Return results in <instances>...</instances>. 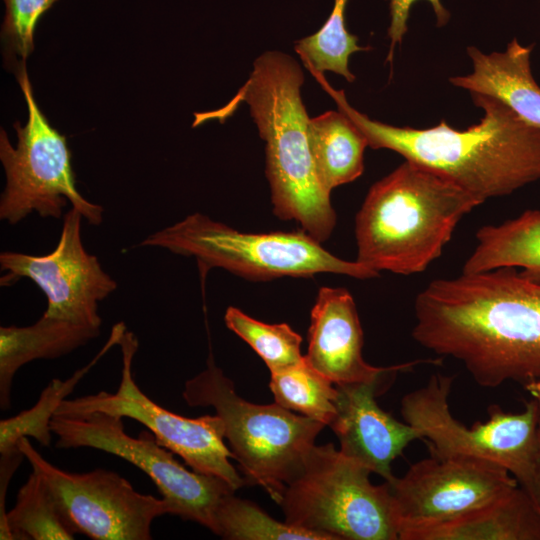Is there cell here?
<instances>
[{"label": "cell", "mask_w": 540, "mask_h": 540, "mask_svg": "<svg viewBox=\"0 0 540 540\" xmlns=\"http://www.w3.org/2000/svg\"><path fill=\"white\" fill-rule=\"evenodd\" d=\"M414 310L413 339L460 361L479 386L540 381V284L517 268L433 280Z\"/></svg>", "instance_id": "cell-1"}, {"label": "cell", "mask_w": 540, "mask_h": 540, "mask_svg": "<svg viewBox=\"0 0 540 540\" xmlns=\"http://www.w3.org/2000/svg\"><path fill=\"white\" fill-rule=\"evenodd\" d=\"M339 110L362 132L372 149H389L449 178L483 202L540 180V128L500 100L470 93L484 115L466 130L441 121L427 129L396 127L354 109L343 91L326 85Z\"/></svg>", "instance_id": "cell-2"}, {"label": "cell", "mask_w": 540, "mask_h": 540, "mask_svg": "<svg viewBox=\"0 0 540 540\" xmlns=\"http://www.w3.org/2000/svg\"><path fill=\"white\" fill-rule=\"evenodd\" d=\"M304 76L299 64L280 51L259 56L250 77L223 108L195 114L194 126L223 120L246 102L266 142V174L274 214L294 220L320 243L332 234L336 213L321 185L309 145V117L301 98Z\"/></svg>", "instance_id": "cell-3"}, {"label": "cell", "mask_w": 540, "mask_h": 540, "mask_svg": "<svg viewBox=\"0 0 540 540\" xmlns=\"http://www.w3.org/2000/svg\"><path fill=\"white\" fill-rule=\"evenodd\" d=\"M482 203L449 178L406 160L372 185L356 215V261L377 273L423 272L461 219Z\"/></svg>", "instance_id": "cell-4"}, {"label": "cell", "mask_w": 540, "mask_h": 540, "mask_svg": "<svg viewBox=\"0 0 540 540\" xmlns=\"http://www.w3.org/2000/svg\"><path fill=\"white\" fill-rule=\"evenodd\" d=\"M142 247H159L197 261L202 291L208 272L222 268L251 280L308 278L320 273L370 279L379 273L358 261H346L325 250L304 230L240 232L202 213L147 236Z\"/></svg>", "instance_id": "cell-5"}, {"label": "cell", "mask_w": 540, "mask_h": 540, "mask_svg": "<svg viewBox=\"0 0 540 540\" xmlns=\"http://www.w3.org/2000/svg\"><path fill=\"white\" fill-rule=\"evenodd\" d=\"M182 396L191 407L215 409L246 481L261 486L277 504L326 426L276 402L258 405L244 400L211 355L206 369L185 383Z\"/></svg>", "instance_id": "cell-6"}, {"label": "cell", "mask_w": 540, "mask_h": 540, "mask_svg": "<svg viewBox=\"0 0 540 540\" xmlns=\"http://www.w3.org/2000/svg\"><path fill=\"white\" fill-rule=\"evenodd\" d=\"M371 473L331 443L314 445L283 492L285 522L329 540H399L388 486Z\"/></svg>", "instance_id": "cell-7"}, {"label": "cell", "mask_w": 540, "mask_h": 540, "mask_svg": "<svg viewBox=\"0 0 540 540\" xmlns=\"http://www.w3.org/2000/svg\"><path fill=\"white\" fill-rule=\"evenodd\" d=\"M454 378L435 373L426 385L407 393L401 400L404 421L418 430L431 455L496 463L527 491L540 452V402L533 397L524 400V409L519 413H506L492 405L488 421L468 428L450 410Z\"/></svg>", "instance_id": "cell-8"}, {"label": "cell", "mask_w": 540, "mask_h": 540, "mask_svg": "<svg viewBox=\"0 0 540 540\" xmlns=\"http://www.w3.org/2000/svg\"><path fill=\"white\" fill-rule=\"evenodd\" d=\"M14 74L27 103L28 120L24 126L14 124L16 147L1 129L0 160L6 185L0 197V219L15 225L34 212L42 218L59 219L69 201L89 224L100 225L103 207L79 193L66 137L40 110L26 64Z\"/></svg>", "instance_id": "cell-9"}, {"label": "cell", "mask_w": 540, "mask_h": 540, "mask_svg": "<svg viewBox=\"0 0 540 540\" xmlns=\"http://www.w3.org/2000/svg\"><path fill=\"white\" fill-rule=\"evenodd\" d=\"M50 429L57 437L56 448H93L132 463L154 482L168 514L216 533L217 507L235 490L221 478L187 470L150 431L131 437L121 417L101 411L55 414Z\"/></svg>", "instance_id": "cell-10"}, {"label": "cell", "mask_w": 540, "mask_h": 540, "mask_svg": "<svg viewBox=\"0 0 540 540\" xmlns=\"http://www.w3.org/2000/svg\"><path fill=\"white\" fill-rule=\"evenodd\" d=\"M118 345L123 365L117 391H100L75 399H64L55 414L101 411L134 419L146 426L160 445L180 456L193 471L221 478L235 491L244 486L246 479L238 474L229 461L233 455L224 443L221 418L217 414L187 418L155 403L133 378L132 362L138 349L135 334L126 330Z\"/></svg>", "instance_id": "cell-11"}, {"label": "cell", "mask_w": 540, "mask_h": 540, "mask_svg": "<svg viewBox=\"0 0 540 540\" xmlns=\"http://www.w3.org/2000/svg\"><path fill=\"white\" fill-rule=\"evenodd\" d=\"M17 446L76 534L93 540H150L153 521L168 514L163 498L136 491L114 471H65L48 462L28 437Z\"/></svg>", "instance_id": "cell-12"}, {"label": "cell", "mask_w": 540, "mask_h": 540, "mask_svg": "<svg viewBox=\"0 0 540 540\" xmlns=\"http://www.w3.org/2000/svg\"><path fill=\"white\" fill-rule=\"evenodd\" d=\"M399 540L465 514L518 486L504 467L474 458L431 455L385 481Z\"/></svg>", "instance_id": "cell-13"}, {"label": "cell", "mask_w": 540, "mask_h": 540, "mask_svg": "<svg viewBox=\"0 0 540 540\" xmlns=\"http://www.w3.org/2000/svg\"><path fill=\"white\" fill-rule=\"evenodd\" d=\"M82 214L71 208L63 218L53 251L45 255L5 251L0 267L2 287L22 278L33 281L45 294L46 316L100 330L99 302L117 289V282L86 251L81 238Z\"/></svg>", "instance_id": "cell-14"}, {"label": "cell", "mask_w": 540, "mask_h": 540, "mask_svg": "<svg viewBox=\"0 0 540 540\" xmlns=\"http://www.w3.org/2000/svg\"><path fill=\"white\" fill-rule=\"evenodd\" d=\"M362 346L363 332L352 295L345 288L321 287L311 310L304 357L333 384L385 381L420 363L441 362L423 359L375 367L364 360Z\"/></svg>", "instance_id": "cell-15"}, {"label": "cell", "mask_w": 540, "mask_h": 540, "mask_svg": "<svg viewBox=\"0 0 540 540\" xmlns=\"http://www.w3.org/2000/svg\"><path fill=\"white\" fill-rule=\"evenodd\" d=\"M385 381L335 385L336 415L330 427L340 443V452L385 481L394 477L393 460L414 440L418 430L400 422L379 407L376 397Z\"/></svg>", "instance_id": "cell-16"}, {"label": "cell", "mask_w": 540, "mask_h": 540, "mask_svg": "<svg viewBox=\"0 0 540 540\" xmlns=\"http://www.w3.org/2000/svg\"><path fill=\"white\" fill-rule=\"evenodd\" d=\"M533 45L522 46L516 38L505 52L484 54L474 46L467 48L473 72L454 76L449 81L468 90L492 96L507 105L528 124L540 128V87L534 80L530 55Z\"/></svg>", "instance_id": "cell-17"}, {"label": "cell", "mask_w": 540, "mask_h": 540, "mask_svg": "<svg viewBox=\"0 0 540 540\" xmlns=\"http://www.w3.org/2000/svg\"><path fill=\"white\" fill-rule=\"evenodd\" d=\"M405 540H540V512L518 485L465 514L412 532Z\"/></svg>", "instance_id": "cell-18"}, {"label": "cell", "mask_w": 540, "mask_h": 540, "mask_svg": "<svg viewBox=\"0 0 540 540\" xmlns=\"http://www.w3.org/2000/svg\"><path fill=\"white\" fill-rule=\"evenodd\" d=\"M100 330L42 315L29 326L0 327V407L11 404L12 382L26 363L55 359L87 344Z\"/></svg>", "instance_id": "cell-19"}, {"label": "cell", "mask_w": 540, "mask_h": 540, "mask_svg": "<svg viewBox=\"0 0 540 540\" xmlns=\"http://www.w3.org/2000/svg\"><path fill=\"white\" fill-rule=\"evenodd\" d=\"M476 241L462 273L514 267L526 279L540 284V210H526L501 224L483 226Z\"/></svg>", "instance_id": "cell-20"}, {"label": "cell", "mask_w": 540, "mask_h": 540, "mask_svg": "<svg viewBox=\"0 0 540 540\" xmlns=\"http://www.w3.org/2000/svg\"><path fill=\"white\" fill-rule=\"evenodd\" d=\"M308 137L319 181L327 192L361 176L367 140L343 112L310 118Z\"/></svg>", "instance_id": "cell-21"}, {"label": "cell", "mask_w": 540, "mask_h": 540, "mask_svg": "<svg viewBox=\"0 0 540 540\" xmlns=\"http://www.w3.org/2000/svg\"><path fill=\"white\" fill-rule=\"evenodd\" d=\"M126 331L123 322L113 326L109 340L94 359L77 370L66 380L53 379L41 392L36 404L30 409L0 421V453L17 447L22 437H32L43 446H49L52 440L50 421L60 403L73 391L78 382L114 345L118 344Z\"/></svg>", "instance_id": "cell-22"}, {"label": "cell", "mask_w": 540, "mask_h": 540, "mask_svg": "<svg viewBox=\"0 0 540 540\" xmlns=\"http://www.w3.org/2000/svg\"><path fill=\"white\" fill-rule=\"evenodd\" d=\"M11 540H72L75 531L63 516L50 490L34 471L7 512Z\"/></svg>", "instance_id": "cell-23"}, {"label": "cell", "mask_w": 540, "mask_h": 540, "mask_svg": "<svg viewBox=\"0 0 540 540\" xmlns=\"http://www.w3.org/2000/svg\"><path fill=\"white\" fill-rule=\"evenodd\" d=\"M269 387L280 406L330 425L336 415L337 389L305 359L270 372Z\"/></svg>", "instance_id": "cell-24"}, {"label": "cell", "mask_w": 540, "mask_h": 540, "mask_svg": "<svg viewBox=\"0 0 540 540\" xmlns=\"http://www.w3.org/2000/svg\"><path fill=\"white\" fill-rule=\"evenodd\" d=\"M215 534L229 540H329L323 534L275 520L234 492L225 495L217 507Z\"/></svg>", "instance_id": "cell-25"}, {"label": "cell", "mask_w": 540, "mask_h": 540, "mask_svg": "<svg viewBox=\"0 0 540 540\" xmlns=\"http://www.w3.org/2000/svg\"><path fill=\"white\" fill-rule=\"evenodd\" d=\"M346 3L347 0H335L325 24L315 34L295 44L296 52L315 76L331 71L353 82L355 76L348 67L349 57L355 52L369 49L360 47L358 37L347 31L344 17Z\"/></svg>", "instance_id": "cell-26"}, {"label": "cell", "mask_w": 540, "mask_h": 540, "mask_svg": "<svg viewBox=\"0 0 540 540\" xmlns=\"http://www.w3.org/2000/svg\"><path fill=\"white\" fill-rule=\"evenodd\" d=\"M224 320L262 358L270 372L294 366L304 359L300 349L302 338L286 323L267 324L232 306L227 308Z\"/></svg>", "instance_id": "cell-27"}, {"label": "cell", "mask_w": 540, "mask_h": 540, "mask_svg": "<svg viewBox=\"0 0 540 540\" xmlns=\"http://www.w3.org/2000/svg\"><path fill=\"white\" fill-rule=\"evenodd\" d=\"M5 16L1 28L4 63L15 73L26 64L34 49V32L40 17L57 0H3Z\"/></svg>", "instance_id": "cell-28"}, {"label": "cell", "mask_w": 540, "mask_h": 540, "mask_svg": "<svg viewBox=\"0 0 540 540\" xmlns=\"http://www.w3.org/2000/svg\"><path fill=\"white\" fill-rule=\"evenodd\" d=\"M417 0H390L391 23L388 29V36L391 40L388 61L392 60L394 47L401 43L404 34L407 32V21L412 4ZM437 16V25L443 26L449 20V12L442 6L440 0H428Z\"/></svg>", "instance_id": "cell-29"}, {"label": "cell", "mask_w": 540, "mask_h": 540, "mask_svg": "<svg viewBox=\"0 0 540 540\" xmlns=\"http://www.w3.org/2000/svg\"><path fill=\"white\" fill-rule=\"evenodd\" d=\"M0 454V539L11 540L5 500L9 482L25 456L18 446Z\"/></svg>", "instance_id": "cell-30"}, {"label": "cell", "mask_w": 540, "mask_h": 540, "mask_svg": "<svg viewBox=\"0 0 540 540\" xmlns=\"http://www.w3.org/2000/svg\"><path fill=\"white\" fill-rule=\"evenodd\" d=\"M527 492L532 497L533 501L535 502L540 512V452H539V456L537 460L535 474H534L531 486L529 487Z\"/></svg>", "instance_id": "cell-31"}, {"label": "cell", "mask_w": 540, "mask_h": 540, "mask_svg": "<svg viewBox=\"0 0 540 540\" xmlns=\"http://www.w3.org/2000/svg\"><path fill=\"white\" fill-rule=\"evenodd\" d=\"M524 389L528 391L531 397L537 399L540 402V381L532 382L524 386Z\"/></svg>", "instance_id": "cell-32"}]
</instances>
